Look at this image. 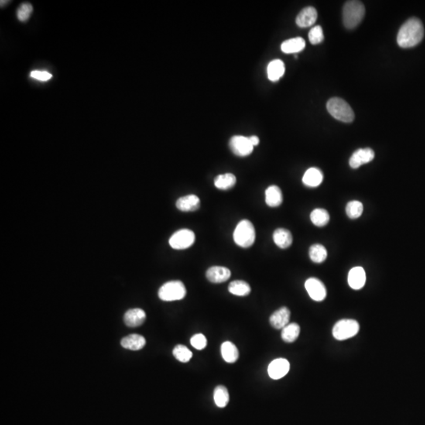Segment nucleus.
Segmentation results:
<instances>
[{
  "label": "nucleus",
  "instance_id": "2eb2a0df",
  "mask_svg": "<svg viewBox=\"0 0 425 425\" xmlns=\"http://www.w3.org/2000/svg\"><path fill=\"white\" fill-rule=\"evenodd\" d=\"M317 19V10L312 7H307L302 10L296 18V24L300 28L312 26Z\"/></svg>",
  "mask_w": 425,
  "mask_h": 425
},
{
  "label": "nucleus",
  "instance_id": "e433bc0d",
  "mask_svg": "<svg viewBox=\"0 0 425 425\" xmlns=\"http://www.w3.org/2000/svg\"><path fill=\"white\" fill-rule=\"evenodd\" d=\"M250 141H251V145L253 146H257L259 144V138L256 135H252V136L249 137Z\"/></svg>",
  "mask_w": 425,
  "mask_h": 425
},
{
  "label": "nucleus",
  "instance_id": "72a5a7b5",
  "mask_svg": "<svg viewBox=\"0 0 425 425\" xmlns=\"http://www.w3.org/2000/svg\"><path fill=\"white\" fill-rule=\"evenodd\" d=\"M324 33L320 25L314 26L310 29L309 32V39L312 44H318L324 40Z\"/></svg>",
  "mask_w": 425,
  "mask_h": 425
},
{
  "label": "nucleus",
  "instance_id": "5701e85b",
  "mask_svg": "<svg viewBox=\"0 0 425 425\" xmlns=\"http://www.w3.org/2000/svg\"><path fill=\"white\" fill-rule=\"evenodd\" d=\"M306 46L304 39L301 37L287 39L281 44V51L284 53L296 54L302 52Z\"/></svg>",
  "mask_w": 425,
  "mask_h": 425
},
{
  "label": "nucleus",
  "instance_id": "6e6552de",
  "mask_svg": "<svg viewBox=\"0 0 425 425\" xmlns=\"http://www.w3.org/2000/svg\"><path fill=\"white\" fill-rule=\"evenodd\" d=\"M230 149L237 156L246 157L251 155L254 150L249 137L234 135L229 142Z\"/></svg>",
  "mask_w": 425,
  "mask_h": 425
},
{
  "label": "nucleus",
  "instance_id": "f3484780",
  "mask_svg": "<svg viewBox=\"0 0 425 425\" xmlns=\"http://www.w3.org/2000/svg\"><path fill=\"white\" fill-rule=\"evenodd\" d=\"M145 320H146V313L145 310L139 308L128 310L124 317L125 324L128 327H139L144 324Z\"/></svg>",
  "mask_w": 425,
  "mask_h": 425
},
{
  "label": "nucleus",
  "instance_id": "9b49d317",
  "mask_svg": "<svg viewBox=\"0 0 425 425\" xmlns=\"http://www.w3.org/2000/svg\"><path fill=\"white\" fill-rule=\"evenodd\" d=\"M290 370V363L285 358H277L273 360L268 367V373L273 380H279L289 373Z\"/></svg>",
  "mask_w": 425,
  "mask_h": 425
},
{
  "label": "nucleus",
  "instance_id": "2f4dec72",
  "mask_svg": "<svg viewBox=\"0 0 425 425\" xmlns=\"http://www.w3.org/2000/svg\"><path fill=\"white\" fill-rule=\"evenodd\" d=\"M173 356L180 362L186 363L193 358V352L183 345L176 346L173 351Z\"/></svg>",
  "mask_w": 425,
  "mask_h": 425
},
{
  "label": "nucleus",
  "instance_id": "0eeeda50",
  "mask_svg": "<svg viewBox=\"0 0 425 425\" xmlns=\"http://www.w3.org/2000/svg\"><path fill=\"white\" fill-rule=\"evenodd\" d=\"M196 235L194 231L190 229H180L172 235L169 241L171 248L175 250H184L190 248L194 244Z\"/></svg>",
  "mask_w": 425,
  "mask_h": 425
},
{
  "label": "nucleus",
  "instance_id": "bb28decb",
  "mask_svg": "<svg viewBox=\"0 0 425 425\" xmlns=\"http://www.w3.org/2000/svg\"><path fill=\"white\" fill-rule=\"evenodd\" d=\"M309 255L312 262L315 263H322L327 257V251L321 244H313L309 250Z\"/></svg>",
  "mask_w": 425,
  "mask_h": 425
},
{
  "label": "nucleus",
  "instance_id": "7c9ffc66",
  "mask_svg": "<svg viewBox=\"0 0 425 425\" xmlns=\"http://www.w3.org/2000/svg\"><path fill=\"white\" fill-rule=\"evenodd\" d=\"M363 204L361 202L354 200L349 202L346 207V214L351 219H357L361 217L363 213Z\"/></svg>",
  "mask_w": 425,
  "mask_h": 425
},
{
  "label": "nucleus",
  "instance_id": "7ed1b4c3",
  "mask_svg": "<svg viewBox=\"0 0 425 425\" xmlns=\"http://www.w3.org/2000/svg\"><path fill=\"white\" fill-rule=\"evenodd\" d=\"M256 237L255 227L249 220H242L235 227L233 240L235 244L243 248H248L254 244Z\"/></svg>",
  "mask_w": 425,
  "mask_h": 425
},
{
  "label": "nucleus",
  "instance_id": "20e7f679",
  "mask_svg": "<svg viewBox=\"0 0 425 425\" xmlns=\"http://www.w3.org/2000/svg\"><path fill=\"white\" fill-rule=\"evenodd\" d=\"M327 110L333 118L343 122H352L354 119V113L351 106L345 100L340 98L330 99L327 103Z\"/></svg>",
  "mask_w": 425,
  "mask_h": 425
},
{
  "label": "nucleus",
  "instance_id": "a878e982",
  "mask_svg": "<svg viewBox=\"0 0 425 425\" xmlns=\"http://www.w3.org/2000/svg\"><path fill=\"white\" fill-rule=\"evenodd\" d=\"M228 292L237 296H247L251 293L250 285L244 280H234L228 285Z\"/></svg>",
  "mask_w": 425,
  "mask_h": 425
},
{
  "label": "nucleus",
  "instance_id": "ddd939ff",
  "mask_svg": "<svg viewBox=\"0 0 425 425\" xmlns=\"http://www.w3.org/2000/svg\"><path fill=\"white\" fill-rule=\"evenodd\" d=\"M206 276L211 283H224L231 276V271L226 267L212 266L207 269Z\"/></svg>",
  "mask_w": 425,
  "mask_h": 425
},
{
  "label": "nucleus",
  "instance_id": "c85d7f7f",
  "mask_svg": "<svg viewBox=\"0 0 425 425\" xmlns=\"http://www.w3.org/2000/svg\"><path fill=\"white\" fill-rule=\"evenodd\" d=\"M310 220L314 225L323 227L329 222L330 216L328 212L324 209H315L310 214Z\"/></svg>",
  "mask_w": 425,
  "mask_h": 425
},
{
  "label": "nucleus",
  "instance_id": "412c9836",
  "mask_svg": "<svg viewBox=\"0 0 425 425\" xmlns=\"http://www.w3.org/2000/svg\"><path fill=\"white\" fill-rule=\"evenodd\" d=\"M121 344L124 348L131 351H139L145 347L146 340L140 335L132 334L123 338Z\"/></svg>",
  "mask_w": 425,
  "mask_h": 425
},
{
  "label": "nucleus",
  "instance_id": "cd10ccee",
  "mask_svg": "<svg viewBox=\"0 0 425 425\" xmlns=\"http://www.w3.org/2000/svg\"><path fill=\"white\" fill-rule=\"evenodd\" d=\"M300 333V327L296 323L288 324L282 329L281 337L286 343H293L297 340Z\"/></svg>",
  "mask_w": 425,
  "mask_h": 425
},
{
  "label": "nucleus",
  "instance_id": "1a4fd4ad",
  "mask_svg": "<svg viewBox=\"0 0 425 425\" xmlns=\"http://www.w3.org/2000/svg\"><path fill=\"white\" fill-rule=\"evenodd\" d=\"M305 288L310 297L316 302H321L327 296L325 286L317 278H309L305 283Z\"/></svg>",
  "mask_w": 425,
  "mask_h": 425
},
{
  "label": "nucleus",
  "instance_id": "4c0bfd02",
  "mask_svg": "<svg viewBox=\"0 0 425 425\" xmlns=\"http://www.w3.org/2000/svg\"><path fill=\"white\" fill-rule=\"evenodd\" d=\"M0 3H1V7H3V6L5 5L7 3H9V1H3L2 0V1Z\"/></svg>",
  "mask_w": 425,
  "mask_h": 425
},
{
  "label": "nucleus",
  "instance_id": "393cba45",
  "mask_svg": "<svg viewBox=\"0 0 425 425\" xmlns=\"http://www.w3.org/2000/svg\"><path fill=\"white\" fill-rule=\"evenodd\" d=\"M221 355L223 359L228 363H234L238 360L239 351L235 344L231 342H224L221 345Z\"/></svg>",
  "mask_w": 425,
  "mask_h": 425
},
{
  "label": "nucleus",
  "instance_id": "f03ea898",
  "mask_svg": "<svg viewBox=\"0 0 425 425\" xmlns=\"http://www.w3.org/2000/svg\"><path fill=\"white\" fill-rule=\"evenodd\" d=\"M365 6L361 1H347L343 9V22L347 29H352L358 26L365 16Z\"/></svg>",
  "mask_w": 425,
  "mask_h": 425
},
{
  "label": "nucleus",
  "instance_id": "aec40b11",
  "mask_svg": "<svg viewBox=\"0 0 425 425\" xmlns=\"http://www.w3.org/2000/svg\"><path fill=\"white\" fill-rule=\"evenodd\" d=\"M323 173L317 168L312 167L307 169L303 175V183L310 187H316L323 181Z\"/></svg>",
  "mask_w": 425,
  "mask_h": 425
},
{
  "label": "nucleus",
  "instance_id": "c756f323",
  "mask_svg": "<svg viewBox=\"0 0 425 425\" xmlns=\"http://www.w3.org/2000/svg\"><path fill=\"white\" fill-rule=\"evenodd\" d=\"M214 399L216 405L218 407H225L229 402V394H228V389L222 385L217 386L214 389Z\"/></svg>",
  "mask_w": 425,
  "mask_h": 425
},
{
  "label": "nucleus",
  "instance_id": "a211bd4d",
  "mask_svg": "<svg viewBox=\"0 0 425 425\" xmlns=\"http://www.w3.org/2000/svg\"><path fill=\"white\" fill-rule=\"evenodd\" d=\"M272 238L275 244L281 249L289 248L293 241L292 233L289 230L285 228H277L275 230Z\"/></svg>",
  "mask_w": 425,
  "mask_h": 425
},
{
  "label": "nucleus",
  "instance_id": "4be33fe9",
  "mask_svg": "<svg viewBox=\"0 0 425 425\" xmlns=\"http://www.w3.org/2000/svg\"><path fill=\"white\" fill-rule=\"evenodd\" d=\"M285 72V63L279 59H275L269 63L267 68V73L269 80L272 82L278 81L283 77Z\"/></svg>",
  "mask_w": 425,
  "mask_h": 425
},
{
  "label": "nucleus",
  "instance_id": "6ab92c4d",
  "mask_svg": "<svg viewBox=\"0 0 425 425\" xmlns=\"http://www.w3.org/2000/svg\"><path fill=\"white\" fill-rule=\"evenodd\" d=\"M265 203L270 207H277L283 203V194L276 185L269 186L265 190Z\"/></svg>",
  "mask_w": 425,
  "mask_h": 425
},
{
  "label": "nucleus",
  "instance_id": "f8f14e48",
  "mask_svg": "<svg viewBox=\"0 0 425 425\" xmlns=\"http://www.w3.org/2000/svg\"><path fill=\"white\" fill-rule=\"evenodd\" d=\"M366 282V274L362 267H354L348 274V284L351 289L360 290L365 286Z\"/></svg>",
  "mask_w": 425,
  "mask_h": 425
},
{
  "label": "nucleus",
  "instance_id": "f257e3e1",
  "mask_svg": "<svg viewBox=\"0 0 425 425\" xmlns=\"http://www.w3.org/2000/svg\"><path fill=\"white\" fill-rule=\"evenodd\" d=\"M424 35L423 24L420 20L412 18L406 21L399 29L397 42L402 49L416 46L423 39Z\"/></svg>",
  "mask_w": 425,
  "mask_h": 425
},
{
  "label": "nucleus",
  "instance_id": "dca6fc26",
  "mask_svg": "<svg viewBox=\"0 0 425 425\" xmlns=\"http://www.w3.org/2000/svg\"><path fill=\"white\" fill-rule=\"evenodd\" d=\"M176 208L180 211H196L200 207V198L196 195H188L178 199L176 203Z\"/></svg>",
  "mask_w": 425,
  "mask_h": 425
},
{
  "label": "nucleus",
  "instance_id": "473e14b6",
  "mask_svg": "<svg viewBox=\"0 0 425 425\" xmlns=\"http://www.w3.org/2000/svg\"><path fill=\"white\" fill-rule=\"evenodd\" d=\"M32 11H33V8L32 4L29 3H24L18 8L17 11V18L20 22H27L30 18Z\"/></svg>",
  "mask_w": 425,
  "mask_h": 425
},
{
  "label": "nucleus",
  "instance_id": "9d476101",
  "mask_svg": "<svg viewBox=\"0 0 425 425\" xmlns=\"http://www.w3.org/2000/svg\"><path fill=\"white\" fill-rule=\"evenodd\" d=\"M374 158L375 153L371 148H361L353 153L349 160V164L353 169H358L362 165L372 162Z\"/></svg>",
  "mask_w": 425,
  "mask_h": 425
},
{
  "label": "nucleus",
  "instance_id": "39448f33",
  "mask_svg": "<svg viewBox=\"0 0 425 425\" xmlns=\"http://www.w3.org/2000/svg\"><path fill=\"white\" fill-rule=\"evenodd\" d=\"M187 290L181 281H169L164 284L159 291V297L165 302L181 300L186 296Z\"/></svg>",
  "mask_w": 425,
  "mask_h": 425
},
{
  "label": "nucleus",
  "instance_id": "b1692460",
  "mask_svg": "<svg viewBox=\"0 0 425 425\" xmlns=\"http://www.w3.org/2000/svg\"><path fill=\"white\" fill-rule=\"evenodd\" d=\"M237 183V177L232 173L218 175L214 179V185L220 190H228L232 188Z\"/></svg>",
  "mask_w": 425,
  "mask_h": 425
},
{
  "label": "nucleus",
  "instance_id": "f704fd0d",
  "mask_svg": "<svg viewBox=\"0 0 425 425\" xmlns=\"http://www.w3.org/2000/svg\"><path fill=\"white\" fill-rule=\"evenodd\" d=\"M191 344L195 348L201 351V350H203L205 347H207V338L203 334H200V333L196 334L191 339Z\"/></svg>",
  "mask_w": 425,
  "mask_h": 425
},
{
  "label": "nucleus",
  "instance_id": "c9c22d12",
  "mask_svg": "<svg viewBox=\"0 0 425 425\" xmlns=\"http://www.w3.org/2000/svg\"><path fill=\"white\" fill-rule=\"evenodd\" d=\"M30 77L35 80H40V81H48L52 78V75L49 72L39 71V70H34L30 73Z\"/></svg>",
  "mask_w": 425,
  "mask_h": 425
},
{
  "label": "nucleus",
  "instance_id": "4468645a",
  "mask_svg": "<svg viewBox=\"0 0 425 425\" xmlns=\"http://www.w3.org/2000/svg\"><path fill=\"white\" fill-rule=\"evenodd\" d=\"M290 317V310L287 307H281L271 315L269 322L274 328L283 329L289 324Z\"/></svg>",
  "mask_w": 425,
  "mask_h": 425
},
{
  "label": "nucleus",
  "instance_id": "423d86ee",
  "mask_svg": "<svg viewBox=\"0 0 425 425\" xmlns=\"http://www.w3.org/2000/svg\"><path fill=\"white\" fill-rule=\"evenodd\" d=\"M359 329V324L357 320L344 319L335 324L333 329V337L337 340H348L358 334Z\"/></svg>",
  "mask_w": 425,
  "mask_h": 425
}]
</instances>
